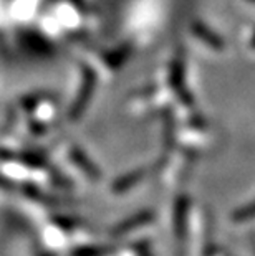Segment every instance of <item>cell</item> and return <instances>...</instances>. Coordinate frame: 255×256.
Wrapping results in <instances>:
<instances>
[{"label":"cell","mask_w":255,"mask_h":256,"mask_svg":"<svg viewBox=\"0 0 255 256\" xmlns=\"http://www.w3.org/2000/svg\"><path fill=\"white\" fill-rule=\"evenodd\" d=\"M250 2H255V0H250Z\"/></svg>","instance_id":"obj_7"},{"label":"cell","mask_w":255,"mask_h":256,"mask_svg":"<svg viewBox=\"0 0 255 256\" xmlns=\"http://www.w3.org/2000/svg\"><path fill=\"white\" fill-rule=\"evenodd\" d=\"M230 216L235 223H242V222H248V220L255 218V200L250 202V204L240 206V208H237Z\"/></svg>","instance_id":"obj_5"},{"label":"cell","mask_w":255,"mask_h":256,"mask_svg":"<svg viewBox=\"0 0 255 256\" xmlns=\"http://www.w3.org/2000/svg\"><path fill=\"white\" fill-rule=\"evenodd\" d=\"M154 218V214L151 210H143L139 212V214L133 215L131 218H128L126 222H123L121 225L116 228V233L118 235H121V233H126V232H131L134 228H139L146 225V223H151V220Z\"/></svg>","instance_id":"obj_3"},{"label":"cell","mask_w":255,"mask_h":256,"mask_svg":"<svg viewBox=\"0 0 255 256\" xmlns=\"http://www.w3.org/2000/svg\"><path fill=\"white\" fill-rule=\"evenodd\" d=\"M143 176H144V170H136V172H133V174H129V176L124 178V184H121V188L123 190H126V188H129L131 185H134V184H138L141 178H143Z\"/></svg>","instance_id":"obj_6"},{"label":"cell","mask_w":255,"mask_h":256,"mask_svg":"<svg viewBox=\"0 0 255 256\" xmlns=\"http://www.w3.org/2000/svg\"><path fill=\"white\" fill-rule=\"evenodd\" d=\"M171 83H172L174 91L177 92V96L184 101V104H192V98L189 94V91L186 90V84H184V72H182L181 62H176L174 66H172Z\"/></svg>","instance_id":"obj_1"},{"label":"cell","mask_w":255,"mask_h":256,"mask_svg":"<svg viewBox=\"0 0 255 256\" xmlns=\"http://www.w3.org/2000/svg\"><path fill=\"white\" fill-rule=\"evenodd\" d=\"M192 32L197 35L199 40H202L204 43H207L209 46H212L215 48V50H222L224 48V42L220 40V36L219 35H215L212 30H209L207 26L202 25V24H194L192 25Z\"/></svg>","instance_id":"obj_4"},{"label":"cell","mask_w":255,"mask_h":256,"mask_svg":"<svg viewBox=\"0 0 255 256\" xmlns=\"http://www.w3.org/2000/svg\"><path fill=\"white\" fill-rule=\"evenodd\" d=\"M187 208H189V202L186 197H181L176 204L174 210V232L176 236L179 240H182L186 236V220H187Z\"/></svg>","instance_id":"obj_2"}]
</instances>
